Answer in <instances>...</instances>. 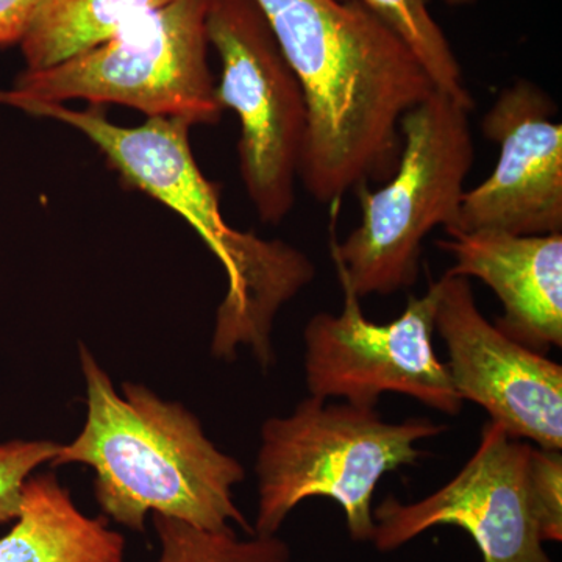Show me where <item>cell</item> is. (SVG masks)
I'll return each instance as SVG.
<instances>
[{
  "instance_id": "cell-1",
  "label": "cell",
  "mask_w": 562,
  "mask_h": 562,
  "mask_svg": "<svg viewBox=\"0 0 562 562\" xmlns=\"http://www.w3.org/2000/svg\"><path fill=\"white\" fill-rule=\"evenodd\" d=\"M255 2L305 95V190L335 205L369 180L391 177L402 117L435 90L416 55L360 0Z\"/></svg>"
},
{
  "instance_id": "cell-2",
  "label": "cell",
  "mask_w": 562,
  "mask_h": 562,
  "mask_svg": "<svg viewBox=\"0 0 562 562\" xmlns=\"http://www.w3.org/2000/svg\"><path fill=\"white\" fill-rule=\"evenodd\" d=\"M14 109L57 120L83 133L132 187L180 214L224 266L228 290L216 313L211 351L233 361L249 347L262 369L276 361L273 321L280 310L312 283L313 261L280 239H262L233 228L221 210L220 191L203 176L190 144L191 125L147 117L138 127H122L102 105L72 110L63 103L21 102Z\"/></svg>"
},
{
  "instance_id": "cell-3",
  "label": "cell",
  "mask_w": 562,
  "mask_h": 562,
  "mask_svg": "<svg viewBox=\"0 0 562 562\" xmlns=\"http://www.w3.org/2000/svg\"><path fill=\"white\" fill-rule=\"evenodd\" d=\"M79 355L87 422L72 442L60 446L52 465L94 469L103 516L133 531L146 530L151 513L211 531L236 524L255 535L233 498V486L246 479L241 462L216 449L180 403L161 401L136 383L122 384L120 397L83 344Z\"/></svg>"
},
{
  "instance_id": "cell-4",
  "label": "cell",
  "mask_w": 562,
  "mask_h": 562,
  "mask_svg": "<svg viewBox=\"0 0 562 562\" xmlns=\"http://www.w3.org/2000/svg\"><path fill=\"white\" fill-rule=\"evenodd\" d=\"M447 427L427 417L394 424L372 406L303 398L286 417L262 424L255 535H277L292 509L313 497L341 506L357 542H371L373 494L386 473L420 460L417 443Z\"/></svg>"
},
{
  "instance_id": "cell-5",
  "label": "cell",
  "mask_w": 562,
  "mask_h": 562,
  "mask_svg": "<svg viewBox=\"0 0 562 562\" xmlns=\"http://www.w3.org/2000/svg\"><path fill=\"white\" fill-rule=\"evenodd\" d=\"M471 111L432 90L402 117L401 155L390 181L379 191L358 188L360 225L346 241L330 244L336 272L358 297L412 288L425 238L457 217L475 158Z\"/></svg>"
},
{
  "instance_id": "cell-6",
  "label": "cell",
  "mask_w": 562,
  "mask_h": 562,
  "mask_svg": "<svg viewBox=\"0 0 562 562\" xmlns=\"http://www.w3.org/2000/svg\"><path fill=\"white\" fill-rule=\"evenodd\" d=\"M210 0H172L94 49L43 70H22L0 103H120L147 117L216 125L224 106L209 63Z\"/></svg>"
},
{
  "instance_id": "cell-7",
  "label": "cell",
  "mask_w": 562,
  "mask_h": 562,
  "mask_svg": "<svg viewBox=\"0 0 562 562\" xmlns=\"http://www.w3.org/2000/svg\"><path fill=\"white\" fill-rule=\"evenodd\" d=\"M206 31L221 58L217 99L241 125L244 188L258 217L279 225L294 209L308 133L301 81L255 0H210Z\"/></svg>"
},
{
  "instance_id": "cell-8",
  "label": "cell",
  "mask_w": 562,
  "mask_h": 562,
  "mask_svg": "<svg viewBox=\"0 0 562 562\" xmlns=\"http://www.w3.org/2000/svg\"><path fill=\"white\" fill-rule=\"evenodd\" d=\"M338 279L341 312L314 314L303 330L310 395L375 408L380 395L395 392L458 416L464 401L432 346L438 281L422 297L409 299L397 319L376 324L364 316L361 299L347 280Z\"/></svg>"
},
{
  "instance_id": "cell-9",
  "label": "cell",
  "mask_w": 562,
  "mask_h": 562,
  "mask_svg": "<svg viewBox=\"0 0 562 562\" xmlns=\"http://www.w3.org/2000/svg\"><path fill=\"white\" fill-rule=\"evenodd\" d=\"M531 450L487 422L471 460L441 490L413 503L387 495L373 509L371 542L394 552L431 528L457 527L469 532L483 562H553L532 495Z\"/></svg>"
},
{
  "instance_id": "cell-10",
  "label": "cell",
  "mask_w": 562,
  "mask_h": 562,
  "mask_svg": "<svg viewBox=\"0 0 562 562\" xmlns=\"http://www.w3.org/2000/svg\"><path fill=\"white\" fill-rule=\"evenodd\" d=\"M438 290L435 330L446 342V366L462 401L482 406L512 438L561 452L562 366L491 324L469 279L446 272Z\"/></svg>"
},
{
  "instance_id": "cell-11",
  "label": "cell",
  "mask_w": 562,
  "mask_h": 562,
  "mask_svg": "<svg viewBox=\"0 0 562 562\" xmlns=\"http://www.w3.org/2000/svg\"><path fill=\"white\" fill-rule=\"evenodd\" d=\"M552 99L531 81L503 88L483 120L501 147L497 166L465 191L452 233L497 232L543 236L562 232V125Z\"/></svg>"
},
{
  "instance_id": "cell-12",
  "label": "cell",
  "mask_w": 562,
  "mask_h": 562,
  "mask_svg": "<svg viewBox=\"0 0 562 562\" xmlns=\"http://www.w3.org/2000/svg\"><path fill=\"white\" fill-rule=\"evenodd\" d=\"M452 255V276L479 279L503 306L495 327L528 349L562 347V233H452L438 241Z\"/></svg>"
},
{
  "instance_id": "cell-13",
  "label": "cell",
  "mask_w": 562,
  "mask_h": 562,
  "mask_svg": "<svg viewBox=\"0 0 562 562\" xmlns=\"http://www.w3.org/2000/svg\"><path fill=\"white\" fill-rule=\"evenodd\" d=\"M125 539L106 517L85 516L57 476H31L16 524L0 538V562H124Z\"/></svg>"
},
{
  "instance_id": "cell-14",
  "label": "cell",
  "mask_w": 562,
  "mask_h": 562,
  "mask_svg": "<svg viewBox=\"0 0 562 562\" xmlns=\"http://www.w3.org/2000/svg\"><path fill=\"white\" fill-rule=\"evenodd\" d=\"M172 0H38L21 47L25 70H43L94 49Z\"/></svg>"
},
{
  "instance_id": "cell-15",
  "label": "cell",
  "mask_w": 562,
  "mask_h": 562,
  "mask_svg": "<svg viewBox=\"0 0 562 562\" xmlns=\"http://www.w3.org/2000/svg\"><path fill=\"white\" fill-rule=\"evenodd\" d=\"M401 36L430 77L435 90L473 109L457 55L446 33L431 16L425 0H360ZM449 5H471L475 0H446Z\"/></svg>"
},
{
  "instance_id": "cell-16",
  "label": "cell",
  "mask_w": 562,
  "mask_h": 562,
  "mask_svg": "<svg viewBox=\"0 0 562 562\" xmlns=\"http://www.w3.org/2000/svg\"><path fill=\"white\" fill-rule=\"evenodd\" d=\"M160 539L158 562H290L291 550L277 535L239 539L233 528L211 531L176 517L151 514Z\"/></svg>"
},
{
  "instance_id": "cell-17",
  "label": "cell",
  "mask_w": 562,
  "mask_h": 562,
  "mask_svg": "<svg viewBox=\"0 0 562 562\" xmlns=\"http://www.w3.org/2000/svg\"><path fill=\"white\" fill-rule=\"evenodd\" d=\"M58 450L52 441L0 443V524L18 519L25 482L41 464L54 461Z\"/></svg>"
},
{
  "instance_id": "cell-18",
  "label": "cell",
  "mask_w": 562,
  "mask_h": 562,
  "mask_svg": "<svg viewBox=\"0 0 562 562\" xmlns=\"http://www.w3.org/2000/svg\"><path fill=\"white\" fill-rule=\"evenodd\" d=\"M530 476L543 542H561L562 454L560 450L532 447Z\"/></svg>"
},
{
  "instance_id": "cell-19",
  "label": "cell",
  "mask_w": 562,
  "mask_h": 562,
  "mask_svg": "<svg viewBox=\"0 0 562 562\" xmlns=\"http://www.w3.org/2000/svg\"><path fill=\"white\" fill-rule=\"evenodd\" d=\"M38 0H0V47L20 44Z\"/></svg>"
}]
</instances>
